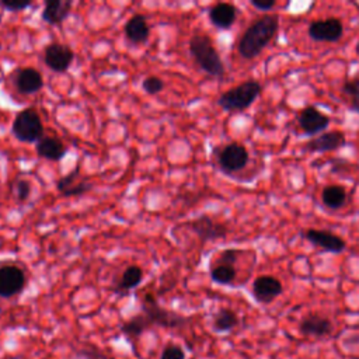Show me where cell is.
Returning <instances> with one entry per match:
<instances>
[{"label":"cell","mask_w":359,"mask_h":359,"mask_svg":"<svg viewBox=\"0 0 359 359\" xmlns=\"http://www.w3.org/2000/svg\"><path fill=\"white\" fill-rule=\"evenodd\" d=\"M279 27V20L273 14H266L255 20L238 41V53L244 59L257 57L273 38Z\"/></svg>","instance_id":"cell-1"},{"label":"cell","mask_w":359,"mask_h":359,"mask_svg":"<svg viewBox=\"0 0 359 359\" xmlns=\"http://www.w3.org/2000/svg\"><path fill=\"white\" fill-rule=\"evenodd\" d=\"M189 53L205 73L213 77H223L224 65L208 35L194 34L189 39Z\"/></svg>","instance_id":"cell-2"},{"label":"cell","mask_w":359,"mask_h":359,"mask_svg":"<svg viewBox=\"0 0 359 359\" xmlns=\"http://www.w3.org/2000/svg\"><path fill=\"white\" fill-rule=\"evenodd\" d=\"M259 94H261V84L258 81L248 80L223 93L219 97L217 104L219 107H222L224 111H229V112L244 111L257 100Z\"/></svg>","instance_id":"cell-3"},{"label":"cell","mask_w":359,"mask_h":359,"mask_svg":"<svg viewBox=\"0 0 359 359\" xmlns=\"http://www.w3.org/2000/svg\"><path fill=\"white\" fill-rule=\"evenodd\" d=\"M13 135L24 143L39 142L43 137V125L38 112L32 108L20 111L11 125Z\"/></svg>","instance_id":"cell-4"},{"label":"cell","mask_w":359,"mask_h":359,"mask_svg":"<svg viewBox=\"0 0 359 359\" xmlns=\"http://www.w3.org/2000/svg\"><path fill=\"white\" fill-rule=\"evenodd\" d=\"M142 313L147 317L151 327L158 325L164 328H180L187 323L181 314L161 307L151 293H147L142 300Z\"/></svg>","instance_id":"cell-5"},{"label":"cell","mask_w":359,"mask_h":359,"mask_svg":"<svg viewBox=\"0 0 359 359\" xmlns=\"http://www.w3.org/2000/svg\"><path fill=\"white\" fill-rule=\"evenodd\" d=\"M217 163L224 172L233 174L236 171L243 170L247 165L248 151L240 143L226 144L217 154Z\"/></svg>","instance_id":"cell-6"},{"label":"cell","mask_w":359,"mask_h":359,"mask_svg":"<svg viewBox=\"0 0 359 359\" xmlns=\"http://www.w3.org/2000/svg\"><path fill=\"white\" fill-rule=\"evenodd\" d=\"M74 59V52L65 43L53 42L45 48L43 62L48 69L56 73H65Z\"/></svg>","instance_id":"cell-7"},{"label":"cell","mask_w":359,"mask_h":359,"mask_svg":"<svg viewBox=\"0 0 359 359\" xmlns=\"http://www.w3.org/2000/svg\"><path fill=\"white\" fill-rule=\"evenodd\" d=\"M344 34V25L338 18L316 20L309 25V36L317 42H337Z\"/></svg>","instance_id":"cell-8"},{"label":"cell","mask_w":359,"mask_h":359,"mask_svg":"<svg viewBox=\"0 0 359 359\" xmlns=\"http://www.w3.org/2000/svg\"><path fill=\"white\" fill-rule=\"evenodd\" d=\"M25 286V273L15 265L0 268V297H13Z\"/></svg>","instance_id":"cell-9"},{"label":"cell","mask_w":359,"mask_h":359,"mask_svg":"<svg viewBox=\"0 0 359 359\" xmlns=\"http://www.w3.org/2000/svg\"><path fill=\"white\" fill-rule=\"evenodd\" d=\"M187 226L203 241L224 238L227 234V227L223 223L215 222L212 217H209L206 215H202V216L188 222Z\"/></svg>","instance_id":"cell-10"},{"label":"cell","mask_w":359,"mask_h":359,"mask_svg":"<svg viewBox=\"0 0 359 359\" xmlns=\"http://www.w3.org/2000/svg\"><path fill=\"white\" fill-rule=\"evenodd\" d=\"M56 188L62 196L70 198V196H80V195H84L86 192L91 191L93 184L86 180L81 181L80 167H76L69 174H66L57 180Z\"/></svg>","instance_id":"cell-11"},{"label":"cell","mask_w":359,"mask_h":359,"mask_svg":"<svg viewBox=\"0 0 359 359\" xmlns=\"http://www.w3.org/2000/svg\"><path fill=\"white\" fill-rule=\"evenodd\" d=\"M345 143H346V139L341 130H331V132H325L323 135L314 136L313 139L306 142L304 150L310 153L332 151L345 146Z\"/></svg>","instance_id":"cell-12"},{"label":"cell","mask_w":359,"mask_h":359,"mask_svg":"<svg viewBox=\"0 0 359 359\" xmlns=\"http://www.w3.org/2000/svg\"><path fill=\"white\" fill-rule=\"evenodd\" d=\"M304 238L328 252H342L346 248L345 240L328 230L309 229L304 233Z\"/></svg>","instance_id":"cell-13"},{"label":"cell","mask_w":359,"mask_h":359,"mask_svg":"<svg viewBox=\"0 0 359 359\" xmlns=\"http://www.w3.org/2000/svg\"><path fill=\"white\" fill-rule=\"evenodd\" d=\"M282 290L283 286L280 280L269 275L258 276L252 283V294L259 303H271L282 293Z\"/></svg>","instance_id":"cell-14"},{"label":"cell","mask_w":359,"mask_h":359,"mask_svg":"<svg viewBox=\"0 0 359 359\" xmlns=\"http://www.w3.org/2000/svg\"><path fill=\"white\" fill-rule=\"evenodd\" d=\"M299 125L307 135H317L327 129L330 118L320 112L316 107H306L299 114Z\"/></svg>","instance_id":"cell-15"},{"label":"cell","mask_w":359,"mask_h":359,"mask_svg":"<svg viewBox=\"0 0 359 359\" xmlns=\"http://www.w3.org/2000/svg\"><path fill=\"white\" fill-rule=\"evenodd\" d=\"M14 84L21 94H35L43 87L42 74L32 67H21L17 70Z\"/></svg>","instance_id":"cell-16"},{"label":"cell","mask_w":359,"mask_h":359,"mask_svg":"<svg viewBox=\"0 0 359 359\" xmlns=\"http://www.w3.org/2000/svg\"><path fill=\"white\" fill-rule=\"evenodd\" d=\"M73 3L70 0H53L46 1L45 7L42 10V20L48 22L49 25H60L70 14Z\"/></svg>","instance_id":"cell-17"},{"label":"cell","mask_w":359,"mask_h":359,"mask_svg":"<svg viewBox=\"0 0 359 359\" xmlns=\"http://www.w3.org/2000/svg\"><path fill=\"white\" fill-rule=\"evenodd\" d=\"M208 14L212 25L220 29H227L237 18V8L230 3H217L209 8Z\"/></svg>","instance_id":"cell-18"},{"label":"cell","mask_w":359,"mask_h":359,"mask_svg":"<svg viewBox=\"0 0 359 359\" xmlns=\"http://www.w3.org/2000/svg\"><path fill=\"white\" fill-rule=\"evenodd\" d=\"M299 330L303 335L324 337L332 331V324L327 317L318 314H309L304 318H302Z\"/></svg>","instance_id":"cell-19"},{"label":"cell","mask_w":359,"mask_h":359,"mask_svg":"<svg viewBox=\"0 0 359 359\" xmlns=\"http://www.w3.org/2000/svg\"><path fill=\"white\" fill-rule=\"evenodd\" d=\"M125 36L130 43H143L150 36L149 24L142 14H135L125 24Z\"/></svg>","instance_id":"cell-20"},{"label":"cell","mask_w":359,"mask_h":359,"mask_svg":"<svg viewBox=\"0 0 359 359\" xmlns=\"http://www.w3.org/2000/svg\"><path fill=\"white\" fill-rule=\"evenodd\" d=\"M35 150L39 157L50 161H59L67 153L66 146L59 139L52 136H43L39 142H36Z\"/></svg>","instance_id":"cell-21"},{"label":"cell","mask_w":359,"mask_h":359,"mask_svg":"<svg viewBox=\"0 0 359 359\" xmlns=\"http://www.w3.org/2000/svg\"><path fill=\"white\" fill-rule=\"evenodd\" d=\"M321 201L330 209H339L346 202V191L341 185H328L321 192Z\"/></svg>","instance_id":"cell-22"},{"label":"cell","mask_w":359,"mask_h":359,"mask_svg":"<svg viewBox=\"0 0 359 359\" xmlns=\"http://www.w3.org/2000/svg\"><path fill=\"white\" fill-rule=\"evenodd\" d=\"M151 327L150 321L147 320V317L143 313H137L136 316L130 317L129 320H126L122 327L121 331L128 335V337H139L142 335L146 330H149Z\"/></svg>","instance_id":"cell-23"},{"label":"cell","mask_w":359,"mask_h":359,"mask_svg":"<svg viewBox=\"0 0 359 359\" xmlns=\"http://www.w3.org/2000/svg\"><path fill=\"white\" fill-rule=\"evenodd\" d=\"M143 269L137 265H130L128 266L121 279H119V283L116 286V290L122 292V290H130V289H135L136 286L140 285V282L143 280Z\"/></svg>","instance_id":"cell-24"},{"label":"cell","mask_w":359,"mask_h":359,"mask_svg":"<svg viewBox=\"0 0 359 359\" xmlns=\"http://www.w3.org/2000/svg\"><path fill=\"white\" fill-rule=\"evenodd\" d=\"M238 324L237 314L230 309H220L213 317V328L217 332H226L233 330Z\"/></svg>","instance_id":"cell-25"},{"label":"cell","mask_w":359,"mask_h":359,"mask_svg":"<svg viewBox=\"0 0 359 359\" xmlns=\"http://www.w3.org/2000/svg\"><path fill=\"white\" fill-rule=\"evenodd\" d=\"M210 278L219 285H230L236 278V269L233 265L219 264L210 269Z\"/></svg>","instance_id":"cell-26"},{"label":"cell","mask_w":359,"mask_h":359,"mask_svg":"<svg viewBox=\"0 0 359 359\" xmlns=\"http://www.w3.org/2000/svg\"><path fill=\"white\" fill-rule=\"evenodd\" d=\"M342 93L349 97V109L359 112V76L355 79H346L342 84Z\"/></svg>","instance_id":"cell-27"},{"label":"cell","mask_w":359,"mask_h":359,"mask_svg":"<svg viewBox=\"0 0 359 359\" xmlns=\"http://www.w3.org/2000/svg\"><path fill=\"white\" fill-rule=\"evenodd\" d=\"M142 88L150 94V95H154V94H158L163 91L164 88V81L157 77V76H147L143 81H142Z\"/></svg>","instance_id":"cell-28"},{"label":"cell","mask_w":359,"mask_h":359,"mask_svg":"<svg viewBox=\"0 0 359 359\" xmlns=\"http://www.w3.org/2000/svg\"><path fill=\"white\" fill-rule=\"evenodd\" d=\"M14 192H15V198L20 202H24L29 198L31 195V182L28 180L24 178H18L14 184Z\"/></svg>","instance_id":"cell-29"},{"label":"cell","mask_w":359,"mask_h":359,"mask_svg":"<svg viewBox=\"0 0 359 359\" xmlns=\"http://www.w3.org/2000/svg\"><path fill=\"white\" fill-rule=\"evenodd\" d=\"M160 359H185V352L178 345H168L161 351Z\"/></svg>","instance_id":"cell-30"},{"label":"cell","mask_w":359,"mask_h":359,"mask_svg":"<svg viewBox=\"0 0 359 359\" xmlns=\"http://www.w3.org/2000/svg\"><path fill=\"white\" fill-rule=\"evenodd\" d=\"M237 255L238 251L237 250H224L220 257H219V264H226V265H234V262L237 261Z\"/></svg>","instance_id":"cell-31"},{"label":"cell","mask_w":359,"mask_h":359,"mask_svg":"<svg viewBox=\"0 0 359 359\" xmlns=\"http://www.w3.org/2000/svg\"><path fill=\"white\" fill-rule=\"evenodd\" d=\"M0 6L8 11H21L31 7V3H10V1H0Z\"/></svg>","instance_id":"cell-32"},{"label":"cell","mask_w":359,"mask_h":359,"mask_svg":"<svg viewBox=\"0 0 359 359\" xmlns=\"http://www.w3.org/2000/svg\"><path fill=\"white\" fill-rule=\"evenodd\" d=\"M251 6H254L255 8L258 10H271L276 6V1L275 0H251Z\"/></svg>","instance_id":"cell-33"},{"label":"cell","mask_w":359,"mask_h":359,"mask_svg":"<svg viewBox=\"0 0 359 359\" xmlns=\"http://www.w3.org/2000/svg\"><path fill=\"white\" fill-rule=\"evenodd\" d=\"M83 355L84 356H87V359H109L108 356H105L104 353H101L100 351H91V352H88V351H84L83 352Z\"/></svg>","instance_id":"cell-34"},{"label":"cell","mask_w":359,"mask_h":359,"mask_svg":"<svg viewBox=\"0 0 359 359\" xmlns=\"http://www.w3.org/2000/svg\"><path fill=\"white\" fill-rule=\"evenodd\" d=\"M0 49H1V41H0Z\"/></svg>","instance_id":"cell-35"}]
</instances>
